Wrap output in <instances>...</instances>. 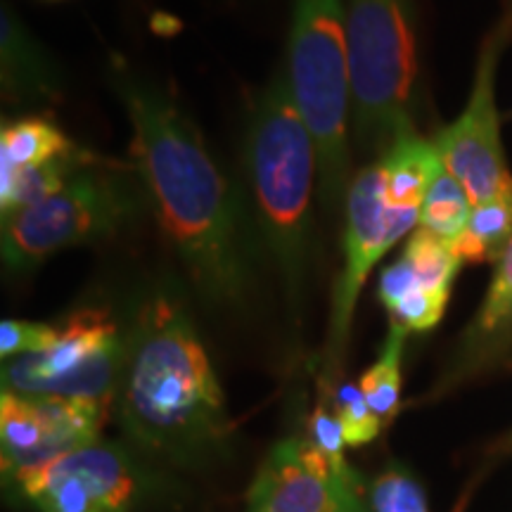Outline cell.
Here are the masks:
<instances>
[{"mask_svg": "<svg viewBox=\"0 0 512 512\" xmlns=\"http://www.w3.org/2000/svg\"><path fill=\"white\" fill-rule=\"evenodd\" d=\"M86 164L88 157L74 155L72 150L69 155L57 157L53 162L17 169L10 178L0 181V209H3V216L48 200L50 195L60 192L69 183V178Z\"/></svg>", "mask_w": 512, "mask_h": 512, "instance_id": "cell-16", "label": "cell"}, {"mask_svg": "<svg viewBox=\"0 0 512 512\" xmlns=\"http://www.w3.org/2000/svg\"><path fill=\"white\" fill-rule=\"evenodd\" d=\"M498 43L491 38L479 57L472 95L463 114L434 140L441 164L463 185L472 204L512 197V174L501 143L494 76Z\"/></svg>", "mask_w": 512, "mask_h": 512, "instance_id": "cell-8", "label": "cell"}, {"mask_svg": "<svg viewBox=\"0 0 512 512\" xmlns=\"http://www.w3.org/2000/svg\"><path fill=\"white\" fill-rule=\"evenodd\" d=\"M287 81L318 155L320 202L337 216L349 195L351 74L344 0H294Z\"/></svg>", "mask_w": 512, "mask_h": 512, "instance_id": "cell-4", "label": "cell"}, {"mask_svg": "<svg viewBox=\"0 0 512 512\" xmlns=\"http://www.w3.org/2000/svg\"><path fill=\"white\" fill-rule=\"evenodd\" d=\"M351 114L361 150H387L413 131L418 86L415 0H344Z\"/></svg>", "mask_w": 512, "mask_h": 512, "instance_id": "cell-5", "label": "cell"}, {"mask_svg": "<svg viewBox=\"0 0 512 512\" xmlns=\"http://www.w3.org/2000/svg\"><path fill=\"white\" fill-rule=\"evenodd\" d=\"M245 162L259 233L294 294L311 261V195L318 155L285 74L275 76L254 102Z\"/></svg>", "mask_w": 512, "mask_h": 512, "instance_id": "cell-3", "label": "cell"}, {"mask_svg": "<svg viewBox=\"0 0 512 512\" xmlns=\"http://www.w3.org/2000/svg\"><path fill=\"white\" fill-rule=\"evenodd\" d=\"M57 339L55 325L27 323V320H3L0 323V356L8 358L36 354L53 347Z\"/></svg>", "mask_w": 512, "mask_h": 512, "instance_id": "cell-23", "label": "cell"}, {"mask_svg": "<svg viewBox=\"0 0 512 512\" xmlns=\"http://www.w3.org/2000/svg\"><path fill=\"white\" fill-rule=\"evenodd\" d=\"M249 512H366L351 467L337 470L306 441L273 448L249 494Z\"/></svg>", "mask_w": 512, "mask_h": 512, "instance_id": "cell-10", "label": "cell"}, {"mask_svg": "<svg viewBox=\"0 0 512 512\" xmlns=\"http://www.w3.org/2000/svg\"><path fill=\"white\" fill-rule=\"evenodd\" d=\"M74 145L48 119H19L3 124L0 131V181L10 178L17 169L53 162L69 155Z\"/></svg>", "mask_w": 512, "mask_h": 512, "instance_id": "cell-15", "label": "cell"}, {"mask_svg": "<svg viewBox=\"0 0 512 512\" xmlns=\"http://www.w3.org/2000/svg\"><path fill=\"white\" fill-rule=\"evenodd\" d=\"M124 411L155 441H195L223 427V394L188 316L152 297L138 313L126 354Z\"/></svg>", "mask_w": 512, "mask_h": 512, "instance_id": "cell-2", "label": "cell"}, {"mask_svg": "<svg viewBox=\"0 0 512 512\" xmlns=\"http://www.w3.org/2000/svg\"><path fill=\"white\" fill-rule=\"evenodd\" d=\"M472 207L475 204H472L463 185L448 174L446 166L441 164L437 176H434L430 188H427L425 200H422L420 228L430 230L432 235L453 245L465 233L467 221L472 216Z\"/></svg>", "mask_w": 512, "mask_h": 512, "instance_id": "cell-18", "label": "cell"}, {"mask_svg": "<svg viewBox=\"0 0 512 512\" xmlns=\"http://www.w3.org/2000/svg\"><path fill=\"white\" fill-rule=\"evenodd\" d=\"M311 437H313L311 444L316 446L318 451L337 467V470H347L349 465L344 463V453H342L344 444H347L342 422H339L337 413H330L328 408H325V403H320L316 411H313Z\"/></svg>", "mask_w": 512, "mask_h": 512, "instance_id": "cell-26", "label": "cell"}, {"mask_svg": "<svg viewBox=\"0 0 512 512\" xmlns=\"http://www.w3.org/2000/svg\"><path fill=\"white\" fill-rule=\"evenodd\" d=\"M124 370V344L107 311L83 309L57 328L53 347L8 358L3 392L24 399H86L107 403Z\"/></svg>", "mask_w": 512, "mask_h": 512, "instance_id": "cell-7", "label": "cell"}, {"mask_svg": "<svg viewBox=\"0 0 512 512\" xmlns=\"http://www.w3.org/2000/svg\"><path fill=\"white\" fill-rule=\"evenodd\" d=\"M131 183L88 162L48 200L5 214L0 228L5 268L27 273L62 249L110 238L138 214L140 195Z\"/></svg>", "mask_w": 512, "mask_h": 512, "instance_id": "cell-6", "label": "cell"}, {"mask_svg": "<svg viewBox=\"0 0 512 512\" xmlns=\"http://www.w3.org/2000/svg\"><path fill=\"white\" fill-rule=\"evenodd\" d=\"M420 223V209L389 207L382 192L377 164L363 166L347 195V230H344V268L335 287L332 309V344L342 347L347 339L358 294L373 266Z\"/></svg>", "mask_w": 512, "mask_h": 512, "instance_id": "cell-9", "label": "cell"}, {"mask_svg": "<svg viewBox=\"0 0 512 512\" xmlns=\"http://www.w3.org/2000/svg\"><path fill=\"white\" fill-rule=\"evenodd\" d=\"M403 256L411 261L420 287L451 297V285L463 261L458 259L448 242L432 235L430 230L418 228L408 240L406 249H403Z\"/></svg>", "mask_w": 512, "mask_h": 512, "instance_id": "cell-20", "label": "cell"}, {"mask_svg": "<svg viewBox=\"0 0 512 512\" xmlns=\"http://www.w3.org/2000/svg\"><path fill=\"white\" fill-rule=\"evenodd\" d=\"M114 88L131 119V155L166 238L204 297L235 302L254 264L240 195L169 95L124 72Z\"/></svg>", "mask_w": 512, "mask_h": 512, "instance_id": "cell-1", "label": "cell"}, {"mask_svg": "<svg viewBox=\"0 0 512 512\" xmlns=\"http://www.w3.org/2000/svg\"><path fill=\"white\" fill-rule=\"evenodd\" d=\"M337 418L342 422L344 439L351 446H361L380 434L382 422L370 411L366 396L356 384H344L337 394Z\"/></svg>", "mask_w": 512, "mask_h": 512, "instance_id": "cell-21", "label": "cell"}, {"mask_svg": "<svg viewBox=\"0 0 512 512\" xmlns=\"http://www.w3.org/2000/svg\"><path fill=\"white\" fill-rule=\"evenodd\" d=\"M3 470L19 479L46 463V425L34 399L3 392L0 399Z\"/></svg>", "mask_w": 512, "mask_h": 512, "instance_id": "cell-14", "label": "cell"}, {"mask_svg": "<svg viewBox=\"0 0 512 512\" xmlns=\"http://www.w3.org/2000/svg\"><path fill=\"white\" fill-rule=\"evenodd\" d=\"M512 240V197H501L472 207L465 233L451 249L463 264H484L501 259Z\"/></svg>", "mask_w": 512, "mask_h": 512, "instance_id": "cell-17", "label": "cell"}, {"mask_svg": "<svg viewBox=\"0 0 512 512\" xmlns=\"http://www.w3.org/2000/svg\"><path fill=\"white\" fill-rule=\"evenodd\" d=\"M415 287H420L418 275H415L411 261H408L406 256H401L399 261H394L392 266L382 271L380 290H377V294H380V302L384 304V309L394 311Z\"/></svg>", "mask_w": 512, "mask_h": 512, "instance_id": "cell-27", "label": "cell"}, {"mask_svg": "<svg viewBox=\"0 0 512 512\" xmlns=\"http://www.w3.org/2000/svg\"><path fill=\"white\" fill-rule=\"evenodd\" d=\"M446 304V294L430 292L425 290V287H415V290L389 313H392V323L401 325L406 332H422L434 328V325L439 323L446 311Z\"/></svg>", "mask_w": 512, "mask_h": 512, "instance_id": "cell-24", "label": "cell"}, {"mask_svg": "<svg viewBox=\"0 0 512 512\" xmlns=\"http://www.w3.org/2000/svg\"><path fill=\"white\" fill-rule=\"evenodd\" d=\"M403 339H406V330L392 323L380 358L361 377V392L366 396L370 411L380 418V422H389L399 411Z\"/></svg>", "mask_w": 512, "mask_h": 512, "instance_id": "cell-19", "label": "cell"}, {"mask_svg": "<svg viewBox=\"0 0 512 512\" xmlns=\"http://www.w3.org/2000/svg\"><path fill=\"white\" fill-rule=\"evenodd\" d=\"M373 503L377 512H427L420 486L401 472H387L377 479Z\"/></svg>", "mask_w": 512, "mask_h": 512, "instance_id": "cell-25", "label": "cell"}, {"mask_svg": "<svg viewBox=\"0 0 512 512\" xmlns=\"http://www.w3.org/2000/svg\"><path fill=\"white\" fill-rule=\"evenodd\" d=\"M43 512H126L133 479L110 446L86 444L17 479Z\"/></svg>", "mask_w": 512, "mask_h": 512, "instance_id": "cell-11", "label": "cell"}, {"mask_svg": "<svg viewBox=\"0 0 512 512\" xmlns=\"http://www.w3.org/2000/svg\"><path fill=\"white\" fill-rule=\"evenodd\" d=\"M382 176V192L389 207L420 209L427 188L441 169L437 147L413 131L401 133L392 145L384 150L377 162Z\"/></svg>", "mask_w": 512, "mask_h": 512, "instance_id": "cell-13", "label": "cell"}, {"mask_svg": "<svg viewBox=\"0 0 512 512\" xmlns=\"http://www.w3.org/2000/svg\"><path fill=\"white\" fill-rule=\"evenodd\" d=\"M512 320V240L498 259L494 280L486 292L484 309L477 318V328L482 332H494Z\"/></svg>", "mask_w": 512, "mask_h": 512, "instance_id": "cell-22", "label": "cell"}, {"mask_svg": "<svg viewBox=\"0 0 512 512\" xmlns=\"http://www.w3.org/2000/svg\"><path fill=\"white\" fill-rule=\"evenodd\" d=\"M0 60L3 91L12 100L53 98L57 93V69L48 50L38 46L36 38L8 5H3L0 17Z\"/></svg>", "mask_w": 512, "mask_h": 512, "instance_id": "cell-12", "label": "cell"}]
</instances>
